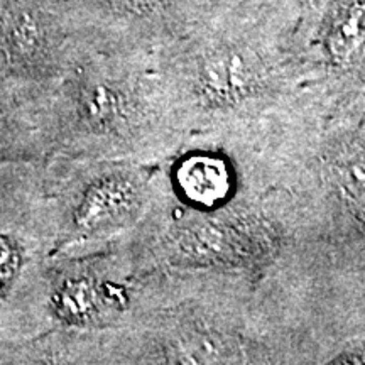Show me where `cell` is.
<instances>
[{
	"mask_svg": "<svg viewBox=\"0 0 365 365\" xmlns=\"http://www.w3.org/2000/svg\"><path fill=\"white\" fill-rule=\"evenodd\" d=\"M296 2H299V4H301V9H303L304 6H308L309 0H296Z\"/></svg>",
	"mask_w": 365,
	"mask_h": 365,
	"instance_id": "obj_8",
	"label": "cell"
},
{
	"mask_svg": "<svg viewBox=\"0 0 365 365\" xmlns=\"http://www.w3.org/2000/svg\"><path fill=\"white\" fill-rule=\"evenodd\" d=\"M296 0H222L191 33L156 53L185 137L247 139L308 83Z\"/></svg>",
	"mask_w": 365,
	"mask_h": 365,
	"instance_id": "obj_2",
	"label": "cell"
},
{
	"mask_svg": "<svg viewBox=\"0 0 365 365\" xmlns=\"http://www.w3.org/2000/svg\"><path fill=\"white\" fill-rule=\"evenodd\" d=\"M51 158L46 93L12 78L0 63V193Z\"/></svg>",
	"mask_w": 365,
	"mask_h": 365,
	"instance_id": "obj_7",
	"label": "cell"
},
{
	"mask_svg": "<svg viewBox=\"0 0 365 365\" xmlns=\"http://www.w3.org/2000/svg\"><path fill=\"white\" fill-rule=\"evenodd\" d=\"M124 245L137 274L213 271L261 284L279 262L284 235L264 188L207 208L182 207L153 191L148 212Z\"/></svg>",
	"mask_w": 365,
	"mask_h": 365,
	"instance_id": "obj_5",
	"label": "cell"
},
{
	"mask_svg": "<svg viewBox=\"0 0 365 365\" xmlns=\"http://www.w3.org/2000/svg\"><path fill=\"white\" fill-rule=\"evenodd\" d=\"M103 364H314L259 282L242 274H139L130 322L108 333Z\"/></svg>",
	"mask_w": 365,
	"mask_h": 365,
	"instance_id": "obj_3",
	"label": "cell"
},
{
	"mask_svg": "<svg viewBox=\"0 0 365 365\" xmlns=\"http://www.w3.org/2000/svg\"><path fill=\"white\" fill-rule=\"evenodd\" d=\"M53 158L156 164L186 137L156 53L100 51L78 43L46 95Z\"/></svg>",
	"mask_w": 365,
	"mask_h": 365,
	"instance_id": "obj_4",
	"label": "cell"
},
{
	"mask_svg": "<svg viewBox=\"0 0 365 365\" xmlns=\"http://www.w3.org/2000/svg\"><path fill=\"white\" fill-rule=\"evenodd\" d=\"M73 38L100 51L159 53L222 0H54Z\"/></svg>",
	"mask_w": 365,
	"mask_h": 365,
	"instance_id": "obj_6",
	"label": "cell"
},
{
	"mask_svg": "<svg viewBox=\"0 0 365 365\" xmlns=\"http://www.w3.org/2000/svg\"><path fill=\"white\" fill-rule=\"evenodd\" d=\"M247 144L284 235L259 286L323 364L365 330V113L304 85Z\"/></svg>",
	"mask_w": 365,
	"mask_h": 365,
	"instance_id": "obj_1",
	"label": "cell"
}]
</instances>
